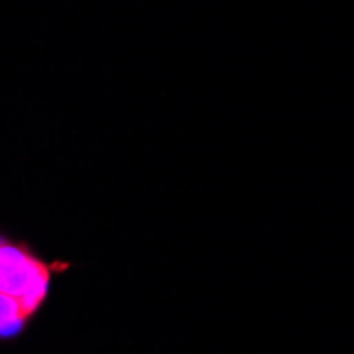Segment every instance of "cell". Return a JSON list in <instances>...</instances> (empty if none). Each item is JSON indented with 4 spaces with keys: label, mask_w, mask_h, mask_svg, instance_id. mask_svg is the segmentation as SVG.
Instances as JSON below:
<instances>
[{
    "label": "cell",
    "mask_w": 354,
    "mask_h": 354,
    "mask_svg": "<svg viewBox=\"0 0 354 354\" xmlns=\"http://www.w3.org/2000/svg\"><path fill=\"white\" fill-rule=\"evenodd\" d=\"M49 270L30 252L13 244H0V291L21 301L30 316L47 293Z\"/></svg>",
    "instance_id": "obj_1"
},
{
    "label": "cell",
    "mask_w": 354,
    "mask_h": 354,
    "mask_svg": "<svg viewBox=\"0 0 354 354\" xmlns=\"http://www.w3.org/2000/svg\"><path fill=\"white\" fill-rule=\"evenodd\" d=\"M24 318L26 314H24L21 301L0 291V333H11L19 329Z\"/></svg>",
    "instance_id": "obj_2"
}]
</instances>
